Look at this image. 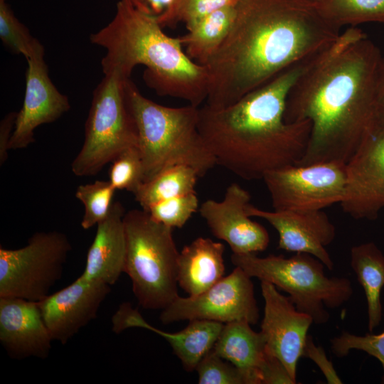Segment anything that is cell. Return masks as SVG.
<instances>
[{
	"label": "cell",
	"mask_w": 384,
	"mask_h": 384,
	"mask_svg": "<svg viewBox=\"0 0 384 384\" xmlns=\"http://www.w3.org/2000/svg\"><path fill=\"white\" fill-rule=\"evenodd\" d=\"M383 55L357 27H349L316 56L287 95L284 119H309L308 145L297 164H346L375 132V85Z\"/></svg>",
	"instance_id": "cell-1"
},
{
	"label": "cell",
	"mask_w": 384,
	"mask_h": 384,
	"mask_svg": "<svg viewBox=\"0 0 384 384\" xmlns=\"http://www.w3.org/2000/svg\"><path fill=\"white\" fill-rule=\"evenodd\" d=\"M235 9L228 36L205 65L213 109L232 105L341 34L309 0H238Z\"/></svg>",
	"instance_id": "cell-2"
},
{
	"label": "cell",
	"mask_w": 384,
	"mask_h": 384,
	"mask_svg": "<svg viewBox=\"0 0 384 384\" xmlns=\"http://www.w3.org/2000/svg\"><path fill=\"white\" fill-rule=\"evenodd\" d=\"M319 53L287 68L232 105L221 109L206 104L199 107L198 129L217 164L252 181L300 161L311 124L309 119L286 122V99Z\"/></svg>",
	"instance_id": "cell-3"
},
{
	"label": "cell",
	"mask_w": 384,
	"mask_h": 384,
	"mask_svg": "<svg viewBox=\"0 0 384 384\" xmlns=\"http://www.w3.org/2000/svg\"><path fill=\"white\" fill-rule=\"evenodd\" d=\"M90 40L106 50L101 61L104 74L115 70L129 78L133 69L143 65L144 80L158 95L180 98L196 107L206 100V67L186 55L179 36L166 35L131 0H119L112 20Z\"/></svg>",
	"instance_id": "cell-4"
},
{
	"label": "cell",
	"mask_w": 384,
	"mask_h": 384,
	"mask_svg": "<svg viewBox=\"0 0 384 384\" xmlns=\"http://www.w3.org/2000/svg\"><path fill=\"white\" fill-rule=\"evenodd\" d=\"M124 92L135 124L144 168V182L175 165L194 169L199 177L217 164L198 129L199 107H170L145 97L127 78Z\"/></svg>",
	"instance_id": "cell-5"
},
{
	"label": "cell",
	"mask_w": 384,
	"mask_h": 384,
	"mask_svg": "<svg viewBox=\"0 0 384 384\" xmlns=\"http://www.w3.org/2000/svg\"><path fill=\"white\" fill-rule=\"evenodd\" d=\"M126 252L124 272L131 279L139 304L147 309H164L177 297L179 252L172 229L143 209L124 215Z\"/></svg>",
	"instance_id": "cell-6"
},
{
	"label": "cell",
	"mask_w": 384,
	"mask_h": 384,
	"mask_svg": "<svg viewBox=\"0 0 384 384\" xmlns=\"http://www.w3.org/2000/svg\"><path fill=\"white\" fill-rule=\"evenodd\" d=\"M231 261L250 277L270 282L289 294L297 309L311 316L316 324L329 321L330 316L325 307L338 308L353 295L348 279L328 277L325 265L308 253L297 252L289 258L233 253Z\"/></svg>",
	"instance_id": "cell-7"
},
{
	"label": "cell",
	"mask_w": 384,
	"mask_h": 384,
	"mask_svg": "<svg viewBox=\"0 0 384 384\" xmlns=\"http://www.w3.org/2000/svg\"><path fill=\"white\" fill-rule=\"evenodd\" d=\"M127 78L113 70L105 73L95 89L84 143L71 164L75 176H95L122 151L138 146L135 124L124 97Z\"/></svg>",
	"instance_id": "cell-8"
},
{
	"label": "cell",
	"mask_w": 384,
	"mask_h": 384,
	"mask_svg": "<svg viewBox=\"0 0 384 384\" xmlns=\"http://www.w3.org/2000/svg\"><path fill=\"white\" fill-rule=\"evenodd\" d=\"M71 244L59 231L34 233L18 249L0 247V297L40 302L60 279Z\"/></svg>",
	"instance_id": "cell-9"
},
{
	"label": "cell",
	"mask_w": 384,
	"mask_h": 384,
	"mask_svg": "<svg viewBox=\"0 0 384 384\" xmlns=\"http://www.w3.org/2000/svg\"><path fill=\"white\" fill-rule=\"evenodd\" d=\"M262 180L275 210H320L343 198L346 164L290 165L266 173Z\"/></svg>",
	"instance_id": "cell-10"
},
{
	"label": "cell",
	"mask_w": 384,
	"mask_h": 384,
	"mask_svg": "<svg viewBox=\"0 0 384 384\" xmlns=\"http://www.w3.org/2000/svg\"><path fill=\"white\" fill-rule=\"evenodd\" d=\"M250 277L239 267L196 296L177 297L163 309L160 320L174 321L205 319L227 324L246 321L257 324L259 309Z\"/></svg>",
	"instance_id": "cell-11"
},
{
	"label": "cell",
	"mask_w": 384,
	"mask_h": 384,
	"mask_svg": "<svg viewBox=\"0 0 384 384\" xmlns=\"http://www.w3.org/2000/svg\"><path fill=\"white\" fill-rule=\"evenodd\" d=\"M340 205L352 218L369 220L384 208V130L366 139L346 163Z\"/></svg>",
	"instance_id": "cell-12"
},
{
	"label": "cell",
	"mask_w": 384,
	"mask_h": 384,
	"mask_svg": "<svg viewBox=\"0 0 384 384\" xmlns=\"http://www.w3.org/2000/svg\"><path fill=\"white\" fill-rule=\"evenodd\" d=\"M261 291L265 307L260 332L267 351L283 363L297 383V363L313 319L298 310L291 298L282 295L272 283L261 281Z\"/></svg>",
	"instance_id": "cell-13"
},
{
	"label": "cell",
	"mask_w": 384,
	"mask_h": 384,
	"mask_svg": "<svg viewBox=\"0 0 384 384\" xmlns=\"http://www.w3.org/2000/svg\"><path fill=\"white\" fill-rule=\"evenodd\" d=\"M250 200V193L233 183L226 188L223 200L208 199L200 206V214L213 235L225 241L233 253H255L269 245L267 230L247 213Z\"/></svg>",
	"instance_id": "cell-14"
},
{
	"label": "cell",
	"mask_w": 384,
	"mask_h": 384,
	"mask_svg": "<svg viewBox=\"0 0 384 384\" xmlns=\"http://www.w3.org/2000/svg\"><path fill=\"white\" fill-rule=\"evenodd\" d=\"M26 60L24 100L17 112L9 150L27 147L35 140L36 128L56 121L70 108L68 97L58 90L49 77L44 48Z\"/></svg>",
	"instance_id": "cell-15"
},
{
	"label": "cell",
	"mask_w": 384,
	"mask_h": 384,
	"mask_svg": "<svg viewBox=\"0 0 384 384\" xmlns=\"http://www.w3.org/2000/svg\"><path fill=\"white\" fill-rule=\"evenodd\" d=\"M110 291V285L106 283L80 276L66 287L38 302L53 339L65 344L96 318Z\"/></svg>",
	"instance_id": "cell-16"
},
{
	"label": "cell",
	"mask_w": 384,
	"mask_h": 384,
	"mask_svg": "<svg viewBox=\"0 0 384 384\" xmlns=\"http://www.w3.org/2000/svg\"><path fill=\"white\" fill-rule=\"evenodd\" d=\"M250 217L267 220L278 233V248L287 252L310 254L331 270L334 262L326 247L336 237V228L322 210H264L250 204Z\"/></svg>",
	"instance_id": "cell-17"
},
{
	"label": "cell",
	"mask_w": 384,
	"mask_h": 384,
	"mask_svg": "<svg viewBox=\"0 0 384 384\" xmlns=\"http://www.w3.org/2000/svg\"><path fill=\"white\" fill-rule=\"evenodd\" d=\"M53 340L37 302L0 297V342L10 357L45 359Z\"/></svg>",
	"instance_id": "cell-18"
},
{
	"label": "cell",
	"mask_w": 384,
	"mask_h": 384,
	"mask_svg": "<svg viewBox=\"0 0 384 384\" xmlns=\"http://www.w3.org/2000/svg\"><path fill=\"white\" fill-rule=\"evenodd\" d=\"M112 331L119 334L131 327L149 329L164 338L187 371L196 370L201 359L210 352L224 326L221 322L193 319L183 330L176 333L163 331L152 326L129 303H123L112 318Z\"/></svg>",
	"instance_id": "cell-19"
},
{
	"label": "cell",
	"mask_w": 384,
	"mask_h": 384,
	"mask_svg": "<svg viewBox=\"0 0 384 384\" xmlns=\"http://www.w3.org/2000/svg\"><path fill=\"white\" fill-rule=\"evenodd\" d=\"M119 201L112 203L107 217L97 225V231L80 275L87 280L113 285L124 272L126 252L124 215Z\"/></svg>",
	"instance_id": "cell-20"
},
{
	"label": "cell",
	"mask_w": 384,
	"mask_h": 384,
	"mask_svg": "<svg viewBox=\"0 0 384 384\" xmlns=\"http://www.w3.org/2000/svg\"><path fill=\"white\" fill-rule=\"evenodd\" d=\"M224 245L198 238L184 246L177 262V282L189 296L206 291L223 277Z\"/></svg>",
	"instance_id": "cell-21"
},
{
	"label": "cell",
	"mask_w": 384,
	"mask_h": 384,
	"mask_svg": "<svg viewBox=\"0 0 384 384\" xmlns=\"http://www.w3.org/2000/svg\"><path fill=\"white\" fill-rule=\"evenodd\" d=\"M246 321L224 324L212 349L245 375L248 384H261L260 368L267 354L262 333Z\"/></svg>",
	"instance_id": "cell-22"
},
{
	"label": "cell",
	"mask_w": 384,
	"mask_h": 384,
	"mask_svg": "<svg viewBox=\"0 0 384 384\" xmlns=\"http://www.w3.org/2000/svg\"><path fill=\"white\" fill-rule=\"evenodd\" d=\"M235 6L218 9L186 26L187 33L179 36L186 55L205 66L223 45L232 28Z\"/></svg>",
	"instance_id": "cell-23"
},
{
	"label": "cell",
	"mask_w": 384,
	"mask_h": 384,
	"mask_svg": "<svg viewBox=\"0 0 384 384\" xmlns=\"http://www.w3.org/2000/svg\"><path fill=\"white\" fill-rule=\"evenodd\" d=\"M350 264L367 301L368 329L372 333L382 320L381 292L384 287V254L373 242L352 247Z\"/></svg>",
	"instance_id": "cell-24"
},
{
	"label": "cell",
	"mask_w": 384,
	"mask_h": 384,
	"mask_svg": "<svg viewBox=\"0 0 384 384\" xmlns=\"http://www.w3.org/2000/svg\"><path fill=\"white\" fill-rule=\"evenodd\" d=\"M198 177L197 171L191 166H172L143 182L134 193V198L142 209L146 210L159 201L195 192Z\"/></svg>",
	"instance_id": "cell-25"
},
{
	"label": "cell",
	"mask_w": 384,
	"mask_h": 384,
	"mask_svg": "<svg viewBox=\"0 0 384 384\" xmlns=\"http://www.w3.org/2000/svg\"><path fill=\"white\" fill-rule=\"evenodd\" d=\"M316 4L327 21L338 29L368 22L384 23V0H324Z\"/></svg>",
	"instance_id": "cell-26"
},
{
	"label": "cell",
	"mask_w": 384,
	"mask_h": 384,
	"mask_svg": "<svg viewBox=\"0 0 384 384\" xmlns=\"http://www.w3.org/2000/svg\"><path fill=\"white\" fill-rule=\"evenodd\" d=\"M115 191L110 181L97 180L77 188L75 197L85 208L81 220V227L84 230L97 225L107 217L113 203Z\"/></svg>",
	"instance_id": "cell-27"
},
{
	"label": "cell",
	"mask_w": 384,
	"mask_h": 384,
	"mask_svg": "<svg viewBox=\"0 0 384 384\" xmlns=\"http://www.w3.org/2000/svg\"><path fill=\"white\" fill-rule=\"evenodd\" d=\"M0 38L13 53L23 55L26 60L43 48L15 16L6 0H0Z\"/></svg>",
	"instance_id": "cell-28"
},
{
	"label": "cell",
	"mask_w": 384,
	"mask_h": 384,
	"mask_svg": "<svg viewBox=\"0 0 384 384\" xmlns=\"http://www.w3.org/2000/svg\"><path fill=\"white\" fill-rule=\"evenodd\" d=\"M110 182L115 190H126L133 194L144 182V168L138 146L122 151L112 161Z\"/></svg>",
	"instance_id": "cell-29"
},
{
	"label": "cell",
	"mask_w": 384,
	"mask_h": 384,
	"mask_svg": "<svg viewBox=\"0 0 384 384\" xmlns=\"http://www.w3.org/2000/svg\"><path fill=\"white\" fill-rule=\"evenodd\" d=\"M198 208L196 192L159 201L144 210L156 221L169 228H182Z\"/></svg>",
	"instance_id": "cell-30"
},
{
	"label": "cell",
	"mask_w": 384,
	"mask_h": 384,
	"mask_svg": "<svg viewBox=\"0 0 384 384\" xmlns=\"http://www.w3.org/2000/svg\"><path fill=\"white\" fill-rule=\"evenodd\" d=\"M333 353L338 358L346 356L351 350H359L378 359L382 365L384 383V331L378 334L370 332L363 336L343 331L331 340Z\"/></svg>",
	"instance_id": "cell-31"
},
{
	"label": "cell",
	"mask_w": 384,
	"mask_h": 384,
	"mask_svg": "<svg viewBox=\"0 0 384 384\" xmlns=\"http://www.w3.org/2000/svg\"><path fill=\"white\" fill-rule=\"evenodd\" d=\"M196 370L200 384H248L245 374L212 350L199 362Z\"/></svg>",
	"instance_id": "cell-32"
},
{
	"label": "cell",
	"mask_w": 384,
	"mask_h": 384,
	"mask_svg": "<svg viewBox=\"0 0 384 384\" xmlns=\"http://www.w3.org/2000/svg\"><path fill=\"white\" fill-rule=\"evenodd\" d=\"M238 0H178L174 26L183 22L186 26L223 7L235 6Z\"/></svg>",
	"instance_id": "cell-33"
},
{
	"label": "cell",
	"mask_w": 384,
	"mask_h": 384,
	"mask_svg": "<svg viewBox=\"0 0 384 384\" xmlns=\"http://www.w3.org/2000/svg\"><path fill=\"white\" fill-rule=\"evenodd\" d=\"M178 0H131L141 14L156 22L162 28L174 26Z\"/></svg>",
	"instance_id": "cell-34"
},
{
	"label": "cell",
	"mask_w": 384,
	"mask_h": 384,
	"mask_svg": "<svg viewBox=\"0 0 384 384\" xmlns=\"http://www.w3.org/2000/svg\"><path fill=\"white\" fill-rule=\"evenodd\" d=\"M302 357H306L319 367L328 383L340 384L343 382L337 374L332 362L328 359L321 346H316L311 335L307 336L302 352Z\"/></svg>",
	"instance_id": "cell-35"
},
{
	"label": "cell",
	"mask_w": 384,
	"mask_h": 384,
	"mask_svg": "<svg viewBox=\"0 0 384 384\" xmlns=\"http://www.w3.org/2000/svg\"><path fill=\"white\" fill-rule=\"evenodd\" d=\"M261 384L296 383L283 363L267 351L260 368Z\"/></svg>",
	"instance_id": "cell-36"
},
{
	"label": "cell",
	"mask_w": 384,
	"mask_h": 384,
	"mask_svg": "<svg viewBox=\"0 0 384 384\" xmlns=\"http://www.w3.org/2000/svg\"><path fill=\"white\" fill-rule=\"evenodd\" d=\"M384 130V56L377 70L375 85V132Z\"/></svg>",
	"instance_id": "cell-37"
},
{
	"label": "cell",
	"mask_w": 384,
	"mask_h": 384,
	"mask_svg": "<svg viewBox=\"0 0 384 384\" xmlns=\"http://www.w3.org/2000/svg\"><path fill=\"white\" fill-rule=\"evenodd\" d=\"M17 112H11L6 114L0 124V165L8 159L9 142L14 129Z\"/></svg>",
	"instance_id": "cell-38"
},
{
	"label": "cell",
	"mask_w": 384,
	"mask_h": 384,
	"mask_svg": "<svg viewBox=\"0 0 384 384\" xmlns=\"http://www.w3.org/2000/svg\"><path fill=\"white\" fill-rule=\"evenodd\" d=\"M309 1H311L312 2H314V3H319V2H321V1H322L324 0H309Z\"/></svg>",
	"instance_id": "cell-39"
}]
</instances>
